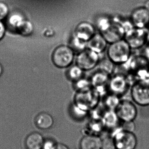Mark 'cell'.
<instances>
[{"mask_svg": "<svg viewBox=\"0 0 149 149\" xmlns=\"http://www.w3.org/2000/svg\"><path fill=\"white\" fill-rule=\"evenodd\" d=\"M33 30V25L32 22L25 19L18 26L16 31L23 36H27L32 34Z\"/></svg>", "mask_w": 149, "mask_h": 149, "instance_id": "17", "label": "cell"}, {"mask_svg": "<svg viewBox=\"0 0 149 149\" xmlns=\"http://www.w3.org/2000/svg\"><path fill=\"white\" fill-rule=\"evenodd\" d=\"M107 41L101 34H95L87 42V47L99 54L104 51L107 47Z\"/></svg>", "mask_w": 149, "mask_h": 149, "instance_id": "12", "label": "cell"}, {"mask_svg": "<svg viewBox=\"0 0 149 149\" xmlns=\"http://www.w3.org/2000/svg\"><path fill=\"white\" fill-rule=\"evenodd\" d=\"M102 138L95 135L84 136L79 143L80 149H102Z\"/></svg>", "mask_w": 149, "mask_h": 149, "instance_id": "11", "label": "cell"}, {"mask_svg": "<svg viewBox=\"0 0 149 149\" xmlns=\"http://www.w3.org/2000/svg\"><path fill=\"white\" fill-rule=\"evenodd\" d=\"M124 123L123 125L122 129L128 131L133 132L135 130V125L133 122H123Z\"/></svg>", "mask_w": 149, "mask_h": 149, "instance_id": "28", "label": "cell"}, {"mask_svg": "<svg viewBox=\"0 0 149 149\" xmlns=\"http://www.w3.org/2000/svg\"><path fill=\"white\" fill-rule=\"evenodd\" d=\"M131 95L132 101L141 106L149 105V77L139 80L134 84Z\"/></svg>", "mask_w": 149, "mask_h": 149, "instance_id": "2", "label": "cell"}, {"mask_svg": "<svg viewBox=\"0 0 149 149\" xmlns=\"http://www.w3.org/2000/svg\"><path fill=\"white\" fill-rule=\"evenodd\" d=\"M101 34L107 42L112 43L122 40L125 33L123 25L111 23L109 27L105 31L101 32Z\"/></svg>", "mask_w": 149, "mask_h": 149, "instance_id": "7", "label": "cell"}, {"mask_svg": "<svg viewBox=\"0 0 149 149\" xmlns=\"http://www.w3.org/2000/svg\"><path fill=\"white\" fill-rule=\"evenodd\" d=\"M74 59V52L70 46L61 45L57 47L53 53L52 60L54 64L59 68L70 67Z\"/></svg>", "mask_w": 149, "mask_h": 149, "instance_id": "4", "label": "cell"}, {"mask_svg": "<svg viewBox=\"0 0 149 149\" xmlns=\"http://www.w3.org/2000/svg\"><path fill=\"white\" fill-rule=\"evenodd\" d=\"M6 28L4 23L0 20V40H2L6 33Z\"/></svg>", "mask_w": 149, "mask_h": 149, "instance_id": "29", "label": "cell"}, {"mask_svg": "<svg viewBox=\"0 0 149 149\" xmlns=\"http://www.w3.org/2000/svg\"><path fill=\"white\" fill-rule=\"evenodd\" d=\"M102 149H115L112 136H107L102 138Z\"/></svg>", "mask_w": 149, "mask_h": 149, "instance_id": "24", "label": "cell"}, {"mask_svg": "<svg viewBox=\"0 0 149 149\" xmlns=\"http://www.w3.org/2000/svg\"><path fill=\"white\" fill-rule=\"evenodd\" d=\"M95 34L94 26L88 22L79 23L74 31V36L87 42L95 35Z\"/></svg>", "mask_w": 149, "mask_h": 149, "instance_id": "9", "label": "cell"}, {"mask_svg": "<svg viewBox=\"0 0 149 149\" xmlns=\"http://www.w3.org/2000/svg\"><path fill=\"white\" fill-rule=\"evenodd\" d=\"M35 123L38 129L49 130L54 125V119L50 114L47 112H42L38 114L36 117Z\"/></svg>", "mask_w": 149, "mask_h": 149, "instance_id": "14", "label": "cell"}, {"mask_svg": "<svg viewBox=\"0 0 149 149\" xmlns=\"http://www.w3.org/2000/svg\"><path fill=\"white\" fill-rule=\"evenodd\" d=\"M108 74L102 71L96 73L93 76L91 80V84L94 86L98 87V86L103 85L107 82L108 80Z\"/></svg>", "mask_w": 149, "mask_h": 149, "instance_id": "19", "label": "cell"}, {"mask_svg": "<svg viewBox=\"0 0 149 149\" xmlns=\"http://www.w3.org/2000/svg\"><path fill=\"white\" fill-rule=\"evenodd\" d=\"M84 70L76 65L71 67L68 71V76L70 80L77 81L82 79Z\"/></svg>", "mask_w": 149, "mask_h": 149, "instance_id": "20", "label": "cell"}, {"mask_svg": "<svg viewBox=\"0 0 149 149\" xmlns=\"http://www.w3.org/2000/svg\"><path fill=\"white\" fill-rule=\"evenodd\" d=\"M143 30V29L138 28L136 30L133 29L126 33V40L131 48H137L141 47L147 40V33Z\"/></svg>", "mask_w": 149, "mask_h": 149, "instance_id": "8", "label": "cell"}, {"mask_svg": "<svg viewBox=\"0 0 149 149\" xmlns=\"http://www.w3.org/2000/svg\"><path fill=\"white\" fill-rule=\"evenodd\" d=\"M70 47L74 52H78V53L86 49L87 42L74 36L71 42Z\"/></svg>", "mask_w": 149, "mask_h": 149, "instance_id": "21", "label": "cell"}, {"mask_svg": "<svg viewBox=\"0 0 149 149\" xmlns=\"http://www.w3.org/2000/svg\"></svg>", "mask_w": 149, "mask_h": 149, "instance_id": "35", "label": "cell"}, {"mask_svg": "<svg viewBox=\"0 0 149 149\" xmlns=\"http://www.w3.org/2000/svg\"><path fill=\"white\" fill-rule=\"evenodd\" d=\"M56 149H70L66 145L63 143H57Z\"/></svg>", "mask_w": 149, "mask_h": 149, "instance_id": "30", "label": "cell"}, {"mask_svg": "<svg viewBox=\"0 0 149 149\" xmlns=\"http://www.w3.org/2000/svg\"><path fill=\"white\" fill-rule=\"evenodd\" d=\"M57 143L52 139L44 140L42 149H56Z\"/></svg>", "mask_w": 149, "mask_h": 149, "instance_id": "26", "label": "cell"}, {"mask_svg": "<svg viewBox=\"0 0 149 149\" xmlns=\"http://www.w3.org/2000/svg\"><path fill=\"white\" fill-rule=\"evenodd\" d=\"M115 149H135L137 146V139L132 132L120 129L112 135Z\"/></svg>", "mask_w": 149, "mask_h": 149, "instance_id": "3", "label": "cell"}, {"mask_svg": "<svg viewBox=\"0 0 149 149\" xmlns=\"http://www.w3.org/2000/svg\"><path fill=\"white\" fill-rule=\"evenodd\" d=\"M110 88L114 95L123 93L126 89L127 83L126 79L122 75L115 76L109 81Z\"/></svg>", "mask_w": 149, "mask_h": 149, "instance_id": "13", "label": "cell"}, {"mask_svg": "<svg viewBox=\"0 0 149 149\" xmlns=\"http://www.w3.org/2000/svg\"><path fill=\"white\" fill-rule=\"evenodd\" d=\"M44 140L40 133L33 132L27 136L25 144L28 149H42Z\"/></svg>", "mask_w": 149, "mask_h": 149, "instance_id": "15", "label": "cell"}, {"mask_svg": "<svg viewBox=\"0 0 149 149\" xmlns=\"http://www.w3.org/2000/svg\"><path fill=\"white\" fill-rule=\"evenodd\" d=\"M114 64V63L109 59V60H104L102 62V63H101V65H100L101 71L108 74H111L113 71Z\"/></svg>", "mask_w": 149, "mask_h": 149, "instance_id": "23", "label": "cell"}, {"mask_svg": "<svg viewBox=\"0 0 149 149\" xmlns=\"http://www.w3.org/2000/svg\"><path fill=\"white\" fill-rule=\"evenodd\" d=\"M98 54L88 49H85L78 53L76 58V65L84 71L93 69L99 62Z\"/></svg>", "mask_w": 149, "mask_h": 149, "instance_id": "6", "label": "cell"}, {"mask_svg": "<svg viewBox=\"0 0 149 149\" xmlns=\"http://www.w3.org/2000/svg\"><path fill=\"white\" fill-rule=\"evenodd\" d=\"M119 101L116 95H111L109 96L105 101V104L111 110L115 111L119 104Z\"/></svg>", "mask_w": 149, "mask_h": 149, "instance_id": "22", "label": "cell"}, {"mask_svg": "<svg viewBox=\"0 0 149 149\" xmlns=\"http://www.w3.org/2000/svg\"><path fill=\"white\" fill-rule=\"evenodd\" d=\"M115 111L120 121L123 122H134L137 116L136 104L128 100L120 101Z\"/></svg>", "mask_w": 149, "mask_h": 149, "instance_id": "5", "label": "cell"}, {"mask_svg": "<svg viewBox=\"0 0 149 149\" xmlns=\"http://www.w3.org/2000/svg\"><path fill=\"white\" fill-rule=\"evenodd\" d=\"M147 40L149 41V32L147 33Z\"/></svg>", "mask_w": 149, "mask_h": 149, "instance_id": "33", "label": "cell"}, {"mask_svg": "<svg viewBox=\"0 0 149 149\" xmlns=\"http://www.w3.org/2000/svg\"><path fill=\"white\" fill-rule=\"evenodd\" d=\"M9 9L6 4L0 2V20L5 19L8 15Z\"/></svg>", "mask_w": 149, "mask_h": 149, "instance_id": "25", "label": "cell"}, {"mask_svg": "<svg viewBox=\"0 0 149 149\" xmlns=\"http://www.w3.org/2000/svg\"><path fill=\"white\" fill-rule=\"evenodd\" d=\"M131 20L137 28H144L149 25V12L144 7L136 8L132 14Z\"/></svg>", "mask_w": 149, "mask_h": 149, "instance_id": "10", "label": "cell"}, {"mask_svg": "<svg viewBox=\"0 0 149 149\" xmlns=\"http://www.w3.org/2000/svg\"><path fill=\"white\" fill-rule=\"evenodd\" d=\"M131 47L125 40H122L111 43L107 51L109 59L114 64L125 63L130 58Z\"/></svg>", "mask_w": 149, "mask_h": 149, "instance_id": "1", "label": "cell"}, {"mask_svg": "<svg viewBox=\"0 0 149 149\" xmlns=\"http://www.w3.org/2000/svg\"><path fill=\"white\" fill-rule=\"evenodd\" d=\"M24 19H25L20 14L14 13L11 14L8 19V25L11 29L16 31L18 26Z\"/></svg>", "mask_w": 149, "mask_h": 149, "instance_id": "18", "label": "cell"}, {"mask_svg": "<svg viewBox=\"0 0 149 149\" xmlns=\"http://www.w3.org/2000/svg\"><path fill=\"white\" fill-rule=\"evenodd\" d=\"M76 82H77V86L78 88L81 89V90H82L83 91H84V90H85V91L88 90L90 84L89 82L85 80H82V79Z\"/></svg>", "mask_w": 149, "mask_h": 149, "instance_id": "27", "label": "cell"}, {"mask_svg": "<svg viewBox=\"0 0 149 149\" xmlns=\"http://www.w3.org/2000/svg\"><path fill=\"white\" fill-rule=\"evenodd\" d=\"M144 7L149 12V0H147L145 3Z\"/></svg>", "mask_w": 149, "mask_h": 149, "instance_id": "31", "label": "cell"}, {"mask_svg": "<svg viewBox=\"0 0 149 149\" xmlns=\"http://www.w3.org/2000/svg\"><path fill=\"white\" fill-rule=\"evenodd\" d=\"M80 149V148H78V149Z\"/></svg>", "mask_w": 149, "mask_h": 149, "instance_id": "34", "label": "cell"}, {"mask_svg": "<svg viewBox=\"0 0 149 149\" xmlns=\"http://www.w3.org/2000/svg\"><path fill=\"white\" fill-rule=\"evenodd\" d=\"M104 124L109 128L116 127L118 121H120L115 111L109 110L104 116Z\"/></svg>", "mask_w": 149, "mask_h": 149, "instance_id": "16", "label": "cell"}, {"mask_svg": "<svg viewBox=\"0 0 149 149\" xmlns=\"http://www.w3.org/2000/svg\"><path fill=\"white\" fill-rule=\"evenodd\" d=\"M2 72H3V68H2L1 64L0 63V76H1Z\"/></svg>", "mask_w": 149, "mask_h": 149, "instance_id": "32", "label": "cell"}]
</instances>
